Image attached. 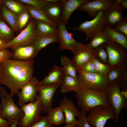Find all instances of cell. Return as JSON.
<instances>
[{
	"label": "cell",
	"instance_id": "6da1fadb",
	"mask_svg": "<svg viewBox=\"0 0 127 127\" xmlns=\"http://www.w3.org/2000/svg\"><path fill=\"white\" fill-rule=\"evenodd\" d=\"M34 61L8 59L1 63L3 69L2 83L9 89L13 96L33 77Z\"/></svg>",
	"mask_w": 127,
	"mask_h": 127
},
{
	"label": "cell",
	"instance_id": "7a4b0ae2",
	"mask_svg": "<svg viewBox=\"0 0 127 127\" xmlns=\"http://www.w3.org/2000/svg\"><path fill=\"white\" fill-rule=\"evenodd\" d=\"M78 106L84 112L88 113L97 106L109 108L111 106L106 91L103 92L79 89L75 94Z\"/></svg>",
	"mask_w": 127,
	"mask_h": 127
},
{
	"label": "cell",
	"instance_id": "3957f363",
	"mask_svg": "<svg viewBox=\"0 0 127 127\" xmlns=\"http://www.w3.org/2000/svg\"><path fill=\"white\" fill-rule=\"evenodd\" d=\"M0 117L7 120L11 125L16 120L21 119L24 115L23 111L15 104L12 96L3 86L0 87Z\"/></svg>",
	"mask_w": 127,
	"mask_h": 127
},
{
	"label": "cell",
	"instance_id": "277c9868",
	"mask_svg": "<svg viewBox=\"0 0 127 127\" xmlns=\"http://www.w3.org/2000/svg\"><path fill=\"white\" fill-rule=\"evenodd\" d=\"M79 89L103 92L109 84L107 78L98 72L82 71L77 75Z\"/></svg>",
	"mask_w": 127,
	"mask_h": 127
},
{
	"label": "cell",
	"instance_id": "5b68a950",
	"mask_svg": "<svg viewBox=\"0 0 127 127\" xmlns=\"http://www.w3.org/2000/svg\"><path fill=\"white\" fill-rule=\"evenodd\" d=\"M20 108L24 114L18 121V125L20 127H31L43 117L41 115V101L38 95L35 102L25 104Z\"/></svg>",
	"mask_w": 127,
	"mask_h": 127
},
{
	"label": "cell",
	"instance_id": "8992f818",
	"mask_svg": "<svg viewBox=\"0 0 127 127\" xmlns=\"http://www.w3.org/2000/svg\"><path fill=\"white\" fill-rule=\"evenodd\" d=\"M121 87L118 80L109 84L106 91L107 96L110 106L114 110L116 118L115 121L118 122L122 110L127 109V99L122 95Z\"/></svg>",
	"mask_w": 127,
	"mask_h": 127
},
{
	"label": "cell",
	"instance_id": "52a82bcc",
	"mask_svg": "<svg viewBox=\"0 0 127 127\" xmlns=\"http://www.w3.org/2000/svg\"><path fill=\"white\" fill-rule=\"evenodd\" d=\"M103 45L107 55L108 64L110 67L126 64L127 50L110 38Z\"/></svg>",
	"mask_w": 127,
	"mask_h": 127
},
{
	"label": "cell",
	"instance_id": "ba28073f",
	"mask_svg": "<svg viewBox=\"0 0 127 127\" xmlns=\"http://www.w3.org/2000/svg\"><path fill=\"white\" fill-rule=\"evenodd\" d=\"M86 119L89 124L92 127H104L109 119L115 120L116 115L111 107H97L93 108L87 115Z\"/></svg>",
	"mask_w": 127,
	"mask_h": 127
},
{
	"label": "cell",
	"instance_id": "9c48e42d",
	"mask_svg": "<svg viewBox=\"0 0 127 127\" xmlns=\"http://www.w3.org/2000/svg\"><path fill=\"white\" fill-rule=\"evenodd\" d=\"M35 20L32 18L26 28L11 41L7 43V48L13 50L21 46L33 45L35 33Z\"/></svg>",
	"mask_w": 127,
	"mask_h": 127
},
{
	"label": "cell",
	"instance_id": "30bf717a",
	"mask_svg": "<svg viewBox=\"0 0 127 127\" xmlns=\"http://www.w3.org/2000/svg\"><path fill=\"white\" fill-rule=\"evenodd\" d=\"M106 14V11H99L93 19L81 23L78 26L74 28L73 30L84 32L86 36L85 40L87 41L94 33L103 28L105 25Z\"/></svg>",
	"mask_w": 127,
	"mask_h": 127
},
{
	"label": "cell",
	"instance_id": "8fae6325",
	"mask_svg": "<svg viewBox=\"0 0 127 127\" xmlns=\"http://www.w3.org/2000/svg\"><path fill=\"white\" fill-rule=\"evenodd\" d=\"M72 52L74 56L71 62L78 73L82 71L87 64L96 57V49H89L85 44Z\"/></svg>",
	"mask_w": 127,
	"mask_h": 127
},
{
	"label": "cell",
	"instance_id": "7c38bea8",
	"mask_svg": "<svg viewBox=\"0 0 127 127\" xmlns=\"http://www.w3.org/2000/svg\"><path fill=\"white\" fill-rule=\"evenodd\" d=\"M39 81L36 77L33 76L29 81L21 89L17 95L19 100L18 104L21 107L25 103L35 102L38 95V87Z\"/></svg>",
	"mask_w": 127,
	"mask_h": 127
},
{
	"label": "cell",
	"instance_id": "4fadbf2b",
	"mask_svg": "<svg viewBox=\"0 0 127 127\" xmlns=\"http://www.w3.org/2000/svg\"><path fill=\"white\" fill-rule=\"evenodd\" d=\"M57 26L60 50L67 49L72 52L84 44L77 41L72 37L67 30L65 25L62 22H59Z\"/></svg>",
	"mask_w": 127,
	"mask_h": 127
},
{
	"label": "cell",
	"instance_id": "5bb4252c",
	"mask_svg": "<svg viewBox=\"0 0 127 127\" xmlns=\"http://www.w3.org/2000/svg\"><path fill=\"white\" fill-rule=\"evenodd\" d=\"M61 83L52 84L44 86L38 85V93L40 99L42 111L47 112L52 108V104L55 93Z\"/></svg>",
	"mask_w": 127,
	"mask_h": 127
},
{
	"label": "cell",
	"instance_id": "9a60e30c",
	"mask_svg": "<svg viewBox=\"0 0 127 127\" xmlns=\"http://www.w3.org/2000/svg\"><path fill=\"white\" fill-rule=\"evenodd\" d=\"M113 2L111 0H94L89 1L78 8L80 11L87 12L90 16L94 17L99 11H107L111 7Z\"/></svg>",
	"mask_w": 127,
	"mask_h": 127
},
{
	"label": "cell",
	"instance_id": "2e32d148",
	"mask_svg": "<svg viewBox=\"0 0 127 127\" xmlns=\"http://www.w3.org/2000/svg\"><path fill=\"white\" fill-rule=\"evenodd\" d=\"M59 106L64 114L66 124L73 123L78 125V120L76 117L79 116L80 111L73 102L65 96L61 101Z\"/></svg>",
	"mask_w": 127,
	"mask_h": 127
},
{
	"label": "cell",
	"instance_id": "e0dca14e",
	"mask_svg": "<svg viewBox=\"0 0 127 127\" xmlns=\"http://www.w3.org/2000/svg\"><path fill=\"white\" fill-rule=\"evenodd\" d=\"M88 0H62L63 12L61 22L65 25L67 24L72 13L82 5L87 3Z\"/></svg>",
	"mask_w": 127,
	"mask_h": 127
},
{
	"label": "cell",
	"instance_id": "ac0fdd59",
	"mask_svg": "<svg viewBox=\"0 0 127 127\" xmlns=\"http://www.w3.org/2000/svg\"><path fill=\"white\" fill-rule=\"evenodd\" d=\"M64 75L62 67L54 65L47 75L39 82L38 85L44 86L55 83L61 84Z\"/></svg>",
	"mask_w": 127,
	"mask_h": 127
},
{
	"label": "cell",
	"instance_id": "d6986e66",
	"mask_svg": "<svg viewBox=\"0 0 127 127\" xmlns=\"http://www.w3.org/2000/svg\"><path fill=\"white\" fill-rule=\"evenodd\" d=\"M49 19L57 26L58 23L61 22L63 12V5L61 2L49 3L43 9Z\"/></svg>",
	"mask_w": 127,
	"mask_h": 127
},
{
	"label": "cell",
	"instance_id": "ffe728a7",
	"mask_svg": "<svg viewBox=\"0 0 127 127\" xmlns=\"http://www.w3.org/2000/svg\"><path fill=\"white\" fill-rule=\"evenodd\" d=\"M123 10L113 0L110 8L106 11L105 17V25L112 27L123 17Z\"/></svg>",
	"mask_w": 127,
	"mask_h": 127
},
{
	"label": "cell",
	"instance_id": "44dd1931",
	"mask_svg": "<svg viewBox=\"0 0 127 127\" xmlns=\"http://www.w3.org/2000/svg\"><path fill=\"white\" fill-rule=\"evenodd\" d=\"M38 53L33 45L21 46L14 50L12 57L15 60L26 61L32 60Z\"/></svg>",
	"mask_w": 127,
	"mask_h": 127
},
{
	"label": "cell",
	"instance_id": "7402d4cb",
	"mask_svg": "<svg viewBox=\"0 0 127 127\" xmlns=\"http://www.w3.org/2000/svg\"><path fill=\"white\" fill-rule=\"evenodd\" d=\"M110 39L109 36L103 28L92 36L90 39V42L86 44V46L90 49H96L99 46L106 43Z\"/></svg>",
	"mask_w": 127,
	"mask_h": 127
},
{
	"label": "cell",
	"instance_id": "603a6c76",
	"mask_svg": "<svg viewBox=\"0 0 127 127\" xmlns=\"http://www.w3.org/2000/svg\"><path fill=\"white\" fill-rule=\"evenodd\" d=\"M2 1L0 17L7 23L15 32H17L18 16L10 10Z\"/></svg>",
	"mask_w": 127,
	"mask_h": 127
},
{
	"label": "cell",
	"instance_id": "cb8c5ba5",
	"mask_svg": "<svg viewBox=\"0 0 127 127\" xmlns=\"http://www.w3.org/2000/svg\"><path fill=\"white\" fill-rule=\"evenodd\" d=\"M58 34L36 36L34 42L33 46L38 53L42 49L49 44L54 42H59Z\"/></svg>",
	"mask_w": 127,
	"mask_h": 127
},
{
	"label": "cell",
	"instance_id": "d4e9b609",
	"mask_svg": "<svg viewBox=\"0 0 127 127\" xmlns=\"http://www.w3.org/2000/svg\"><path fill=\"white\" fill-rule=\"evenodd\" d=\"M46 115L48 121L51 125H59L65 122L64 114L59 106L52 108L47 112Z\"/></svg>",
	"mask_w": 127,
	"mask_h": 127
},
{
	"label": "cell",
	"instance_id": "484cf974",
	"mask_svg": "<svg viewBox=\"0 0 127 127\" xmlns=\"http://www.w3.org/2000/svg\"><path fill=\"white\" fill-rule=\"evenodd\" d=\"M36 36L58 34V28L47 22L35 20Z\"/></svg>",
	"mask_w": 127,
	"mask_h": 127
},
{
	"label": "cell",
	"instance_id": "4316f807",
	"mask_svg": "<svg viewBox=\"0 0 127 127\" xmlns=\"http://www.w3.org/2000/svg\"><path fill=\"white\" fill-rule=\"evenodd\" d=\"M60 86L61 92L64 94L72 91L76 92L79 89L77 78L68 75H64Z\"/></svg>",
	"mask_w": 127,
	"mask_h": 127
},
{
	"label": "cell",
	"instance_id": "83f0119b",
	"mask_svg": "<svg viewBox=\"0 0 127 127\" xmlns=\"http://www.w3.org/2000/svg\"><path fill=\"white\" fill-rule=\"evenodd\" d=\"M103 28L111 39L127 50V36L107 25H105Z\"/></svg>",
	"mask_w": 127,
	"mask_h": 127
},
{
	"label": "cell",
	"instance_id": "f1b7e54d",
	"mask_svg": "<svg viewBox=\"0 0 127 127\" xmlns=\"http://www.w3.org/2000/svg\"><path fill=\"white\" fill-rule=\"evenodd\" d=\"M15 31L9 27L5 21L0 17V38L6 42L12 40L15 37Z\"/></svg>",
	"mask_w": 127,
	"mask_h": 127
},
{
	"label": "cell",
	"instance_id": "f546056e",
	"mask_svg": "<svg viewBox=\"0 0 127 127\" xmlns=\"http://www.w3.org/2000/svg\"><path fill=\"white\" fill-rule=\"evenodd\" d=\"M26 6L33 18L47 22L58 28L57 26L48 17L43 9L27 5Z\"/></svg>",
	"mask_w": 127,
	"mask_h": 127
},
{
	"label": "cell",
	"instance_id": "4dcf8cb0",
	"mask_svg": "<svg viewBox=\"0 0 127 127\" xmlns=\"http://www.w3.org/2000/svg\"><path fill=\"white\" fill-rule=\"evenodd\" d=\"M60 60L65 75H68L77 78V72L71 60L65 56H62Z\"/></svg>",
	"mask_w": 127,
	"mask_h": 127
},
{
	"label": "cell",
	"instance_id": "1f68e13d",
	"mask_svg": "<svg viewBox=\"0 0 127 127\" xmlns=\"http://www.w3.org/2000/svg\"><path fill=\"white\" fill-rule=\"evenodd\" d=\"M2 1L10 10L18 16L27 9L26 6L17 0H2Z\"/></svg>",
	"mask_w": 127,
	"mask_h": 127
},
{
	"label": "cell",
	"instance_id": "d6a6232c",
	"mask_svg": "<svg viewBox=\"0 0 127 127\" xmlns=\"http://www.w3.org/2000/svg\"><path fill=\"white\" fill-rule=\"evenodd\" d=\"M126 65V64L118 67H110L106 76L107 79L109 84L119 79L122 75L123 69Z\"/></svg>",
	"mask_w": 127,
	"mask_h": 127
},
{
	"label": "cell",
	"instance_id": "836d02e7",
	"mask_svg": "<svg viewBox=\"0 0 127 127\" xmlns=\"http://www.w3.org/2000/svg\"><path fill=\"white\" fill-rule=\"evenodd\" d=\"M92 61L97 72L106 77L110 67L108 64H105L100 62L96 57L93 58Z\"/></svg>",
	"mask_w": 127,
	"mask_h": 127
},
{
	"label": "cell",
	"instance_id": "e575fe53",
	"mask_svg": "<svg viewBox=\"0 0 127 127\" xmlns=\"http://www.w3.org/2000/svg\"><path fill=\"white\" fill-rule=\"evenodd\" d=\"M30 16L27 9L18 16L17 23L18 31L21 30L26 25Z\"/></svg>",
	"mask_w": 127,
	"mask_h": 127
},
{
	"label": "cell",
	"instance_id": "d590c367",
	"mask_svg": "<svg viewBox=\"0 0 127 127\" xmlns=\"http://www.w3.org/2000/svg\"><path fill=\"white\" fill-rule=\"evenodd\" d=\"M17 1L21 3L43 9L49 4L45 0H19Z\"/></svg>",
	"mask_w": 127,
	"mask_h": 127
},
{
	"label": "cell",
	"instance_id": "8d00e7d4",
	"mask_svg": "<svg viewBox=\"0 0 127 127\" xmlns=\"http://www.w3.org/2000/svg\"><path fill=\"white\" fill-rule=\"evenodd\" d=\"M117 31L127 36V18L123 16V18L112 27Z\"/></svg>",
	"mask_w": 127,
	"mask_h": 127
},
{
	"label": "cell",
	"instance_id": "74e56055",
	"mask_svg": "<svg viewBox=\"0 0 127 127\" xmlns=\"http://www.w3.org/2000/svg\"><path fill=\"white\" fill-rule=\"evenodd\" d=\"M96 51V58L102 63L108 64L107 55L103 44L97 48Z\"/></svg>",
	"mask_w": 127,
	"mask_h": 127
},
{
	"label": "cell",
	"instance_id": "f35d334b",
	"mask_svg": "<svg viewBox=\"0 0 127 127\" xmlns=\"http://www.w3.org/2000/svg\"><path fill=\"white\" fill-rule=\"evenodd\" d=\"M87 113L81 110L80 114L78 117V127H91L88 123L86 119Z\"/></svg>",
	"mask_w": 127,
	"mask_h": 127
},
{
	"label": "cell",
	"instance_id": "ab89813d",
	"mask_svg": "<svg viewBox=\"0 0 127 127\" xmlns=\"http://www.w3.org/2000/svg\"><path fill=\"white\" fill-rule=\"evenodd\" d=\"M12 53L7 48L0 50V63L6 60L10 59L12 57Z\"/></svg>",
	"mask_w": 127,
	"mask_h": 127
},
{
	"label": "cell",
	"instance_id": "60d3db41",
	"mask_svg": "<svg viewBox=\"0 0 127 127\" xmlns=\"http://www.w3.org/2000/svg\"><path fill=\"white\" fill-rule=\"evenodd\" d=\"M31 127H55L51 124L48 120L46 116H43L39 121Z\"/></svg>",
	"mask_w": 127,
	"mask_h": 127
},
{
	"label": "cell",
	"instance_id": "b9f144b4",
	"mask_svg": "<svg viewBox=\"0 0 127 127\" xmlns=\"http://www.w3.org/2000/svg\"><path fill=\"white\" fill-rule=\"evenodd\" d=\"M82 71L92 72H98L96 69L92 60L86 64L84 67Z\"/></svg>",
	"mask_w": 127,
	"mask_h": 127
},
{
	"label": "cell",
	"instance_id": "7bdbcfd3",
	"mask_svg": "<svg viewBox=\"0 0 127 127\" xmlns=\"http://www.w3.org/2000/svg\"><path fill=\"white\" fill-rule=\"evenodd\" d=\"M114 1L123 11L127 9V0H115Z\"/></svg>",
	"mask_w": 127,
	"mask_h": 127
},
{
	"label": "cell",
	"instance_id": "ee69618b",
	"mask_svg": "<svg viewBox=\"0 0 127 127\" xmlns=\"http://www.w3.org/2000/svg\"><path fill=\"white\" fill-rule=\"evenodd\" d=\"M10 125L7 120L3 119L0 117V127H9Z\"/></svg>",
	"mask_w": 127,
	"mask_h": 127
},
{
	"label": "cell",
	"instance_id": "f6af8a7d",
	"mask_svg": "<svg viewBox=\"0 0 127 127\" xmlns=\"http://www.w3.org/2000/svg\"><path fill=\"white\" fill-rule=\"evenodd\" d=\"M7 48V43L0 38V50H3Z\"/></svg>",
	"mask_w": 127,
	"mask_h": 127
},
{
	"label": "cell",
	"instance_id": "bcb514c9",
	"mask_svg": "<svg viewBox=\"0 0 127 127\" xmlns=\"http://www.w3.org/2000/svg\"><path fill=\"white\" fill-rule=\"evenodd\" d=\"M3 72V69L1 64L0 63V85L3 84L2 83Z\"/></svg>",
	"mask_w": 127,
	"mask_h": 127
},
{
	"label": "cell",
	"instance_id": "7dc6e473",
	"mask_svg": "<svg viewBox=\"0 0 127 127\" xmlns=\"http://www.w3.org/2000/svg\"><path fill=\"white\" fill-rule=\"evenodd\" d=\"M64 127H78L77 125L73 123L66 124Z\"/></svg>",
	"mask_w": 127,
	"mask_h": 127
},
{
	"label": "cell",
	"instance_id": "c3c4849f",
	"mask_svg": "<svg viewBox=\"0 0 127 127\" xmlns=\"http://www.w3.org/2000/svg\"><path fill=\"white\" fill-rule=\"evenodd\" d=\"M49 3H56L61 2V0H45Z\"/></svg>",
	"mask_w": 127,
	"mask_h": 127
},
{
	"label": "cell",
	"instance_id": "681fc988",
	"mask_svg": "<svg viewBox=\"0 0 127 127\" xmlns=\"http://www.w3.org/2000/svg\"><path fill=\"white\" fill-rule=\"evenodd\" d=\"M18 120H16L14 121L9 127H16L18 125Z\"/></svg>",
	"mask_w": 127,
	"mask_h": 127
},
{
	"label": "cell",
	"instance_id": "f907efd6",
	"mask_svg": "<svg viewBox=\"0 0 127 127\" xmlns=\"http://www.w3.org/2000/svg\"><path fill=\"white\" fill-rule=\"evenodd\" d=\"M121 93L124 97L127 99V90L123 91H121Z\"/></svg>",
	"mask_w": 127,
	"mask_h": 127
},
{
	"label": "cell",
	"instance_id": "816d5d0a",
	"mask_svg": "<svg viewBox=\"0 0 127 127\" xmlns=\"http://www.w3.org/2000/svg\"><path fill=\"white\" fill-rule=\"evenodd\" d=\"M2 3V0H0V13H1V11Z\"/></svg>",
	"mask_w": 127,
	"mask_h": 127
}]
</instances>
